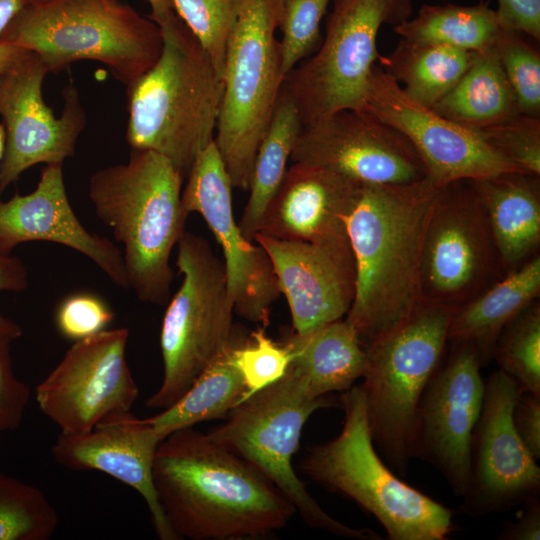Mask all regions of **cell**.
Masks as SVG:
<instances>
[{
  "instance_id": "26",
  "label": "cell",
  "mask_w": 540,
  "mask_h": 540,
  "mask_svg": "<svg viewBox=\"0 0 540 540\" xmlns=\"http://www.w3.org/2000/svg\"><path fill=\"white\" fill-rule=\"evenodd\" d=\"M283 343L292 356L288 368L311 397L344 392L363 376L365 350L345 319L303 333L292 331Z\"/></svg>"
},
{
  "instance_id": "16",
  "label": "cell",
  "mask_w": 540,
  "mask_h": 540,
  "mask_svg": "<svg viewBox=\"0 0 540 540\" xmlns=\"http://www.w3.org/2000/svg\"><path fill=\"white\" fill-rule=\"evenodd\" d=\"M186 179L182 207L187 215H201L220 245L234 312L266 327L281 295L278 282L264 248L246 239L235 221L233 186L215 141L198 155Z\"/></svg>"
},
{
  "instance_id": "30",
  "label": "cell",
  "mask_w": 540,
  "mask_h": 540,
  "mask_svg": "<svg viewBox=\"0 0 540 540\" xmlns=\"http://www.w3.org/2000/svg\"><path fill=\"white\" fill-rule=\"evenodd\" d=\"M501 29L496 10L487 2L470 6L425 4L416 17L393 26L401 39L448 45L470 52L493 47Z\"/></svg>"
},
{
  "instance_id": "4",
  "label": "cell",
  "mask_w": 540,
  "mask_h": 540,
  "mask_svg": "<svg viewBox=\"0 0 540 540\" xmlns=\"http://www.w3.org/2000/svg\"><path fill=\"white\" fill-rule=\"evenodd\" d=\"M183 177L161 154L131 148L126 163L96 171L89 197L96 216L123 244L128 281L144 303L165 305L174 272L172 250L184 234Z\"/></svg>"
},
{
  "instance_id": "11",
  "label": "cell",
  "mask_w": 540,
  "mask_h": 540,
  "mask_svg": "<svg viewBox=\"0 0 540 540\" xmlns=\"http://www.w3.org/2000/svg\"><path fill=\"white\" fill-rule=\"evenodd\" d=\"M410 13V0H333L317 52L297 64L283 83L303 126L342 110H364L368 79L379 58V29L401 23Z\"/></svg>"
},
{
  "instance_id": "7",
  "label": "cell",
  "mask_w": 540,
  "mask_h": 540,
  "mask_svg": "<svg viewBox=\"0 0 540 540\" xmlns=\"http://www.w3.org/2000/svg\"><path fill=\"white\" fill-rule=\"evenodd\" d=\"M451 308L422 304L399 328L364 347L360 386L375 448L394 472L406 476L416 412L448 343Z\"/></svg>"
},
{
  "instance_id": "39",
  "label": "cell",
  "mask_w": 540,
  "mask_h": 540,
  "mask_svg": "<svg viewBox=\"0 0 540 540\" xmlns=\"http://www.w3.org/2000/svg\"><path fill=\"white\" fill-rule=\"evenodd\" d=\"M114 312L94 293L79 292L64 298L55 313L58 332L68 340L79 341L107 329Z\"/></svg>"
},
{
  "instance_id": "23",
  "label": "cell",
  "mask_w": 540,
  "mask_h": 540,
  "mask_svg": "<svg viewBox=\"0 0 540 540\" xmlns=\"http://www.w3.org/2000/svg\"><path fill=\"white\" fill-rule=\"evenodd\" d=\"M360 185L326 168L292 162L264 211L257 234L286 241L350 245L347 218Z\"/></svg>"
},
{
  "instance_id": "19",
  "label": "cell",
  "mask_w": 540,
  "mask_h": 540,
  "mask_svg": "<svg viewBox=\"0 0 540 540\" xmlns=\"http://www.w3.org/2000/svg\"><path fill=\"white\" fill-rule=\"evenodd\" d=\"M290 160L359 184H407L427 176L411 143L365 110H342L302 126Z\"/></svg>"
},
{
  "instance_id": "14",
  "label": "cell",
  "mask_w": 540,
  "mask_h": 540,
  "mask_svg": "<svg viewBox=\"0 0 540 540\" xmlns=\"http://www.w3.org/2000/svg\"><path fill=\"white\" fill-rule=\"evenodd\" d=\"M48 74L40 58L30 52L0 76V116L5 146L0 163V196L7 186L34 165L63 164L74 156L77 140L87 122L74 80L62 89L60 117L43 99Z\"/></svg>"
},
{
  "instance_id": "6",
  "label": "cell",
  "mask_w": 540,
  "mask_h": 540,
  "mask_svg": "<svg viewBox=\"0 0 540 540\" xmlns=\"http://www.w3.org/2000/svg\"><path fill=\"white\" fill-rule=\"evenodd\" d=\"M341 406V432L308 450L303 473L373 515L390 540L447 539L454 530L452 510L404 482L379 456L361 387L342 392Z\"/></svg>"
},
{
  "instance_id": "47",
  "label": "cell",
  "mask_w": 540,
  "mask_h": 540,
  "mask_svg": "<svg viewBox=\"0 0 540 540\" xmlns=\"http://www.w3.org/2000/svg\"><path fill=\"white\" fill-rule=\"evenodd\" d=\"M5 146V130L4 126L0 123V163L2 160L3 152Z\"/></svg>"
},
{
  "instance_id": "38",
  "label": "cell",
  "mask_w": 540,
  "mask_h": 540,
  "mask_svg": "<svg viewBox=\"0 0 540 540\" xmlns=\"http://www.w3.org/2000/svg\"><path fill=\"white\" fill-rule=\"evenodd\" d=\"M476 132L524 174L540 175V117L518 113Z\"/></svg>"
},
{
  "instance_id": "46",
  "label": "cell",
  "mask_w": 540,
  "mask_h": 540,
  "mask_svg": "<svg viewBox=\"0 0 540 540\" xmlns=\"http://www.w3.org/2000/svg\"><path fill=\"white\" fill-rule=\"evenodd\" d=\"M25 7V0H0V39L8 25Z\"/></svg>"
},
{
  "instance_id": "20",
  "label": "cell",
  "mask_w": 540,
  "mask_h": 540,
  "mask_svg": "<svg viewBox=\"0 0 540 540\" xmlns=\"http://www.w3.org/2000/svg\"><path fill=\"white\" fill-rule=\"evenodd\" d=\"M254 241L271 260L290 309L292 331L307 332L346 316L355 295L351 245L286 241L261 234Z\"/></svg>"
},
{
  "instance_id": "3",
  "label": "cell",
  "mask_w": 540,
  "mask_h": 540,
  "mask_svg": "<svg viewBox=\"0 0 540 540\" xmlns=\"http://www.w3.org/2000/svg\"><path fill=\"white\" fill-rule=\"evenodd\" d=\"M163 47L155 64L126 89V141L166 157L185 180L215 138L223 78L170 0H148Z\"/></svg>"
},
{
  "instance_id": "8",
  "label": "cell",
  "mask_w": 540,
  "mask_h": 540,
  "mask_svg": "<svg viewBox=\"0 0 540 540\" xmlns=\"http://www.w3.org/2000/svg\"><path fill=\"white\" fill-rule=\"evenodd\" d=\"M333 405L326 395L311 397L287 368L281 379L240 402L207 435L262 473L310 527L350 539L381 540L370 529L350 527L329 515L293 468L306 421L315 411Z\"/></svg>"
},
{
  "instance_id": "9",
  "label": "cell",
  "mask_w": 540,
  "mask_h": 540,
  "mask_svg": "<svg viewBox=\"0 0 540 540\" xmlns=\"http://www.w3.org/2000/svg\"><path fill=\"white\" fill-rule=\"evenodd\" d=\"M176 267L182 282L162 319L163 378L145 401L151 409L173 405L234 343L225 266L208 240L185 231L177 243Z\"/></svg>"
},
{
  "instance_id": "29",
  "label": "cell",
  "mask_w": 540,
  "mask_h": 540,
  "mask_svg": "<svg viewBox=\"0 0 540 540\" xmlns=\"http://www.w3.org/2000/svg\"><path fill=\"white\" fill-rule=\"evenodd\" d=\"M474 53L448 45L401 39L380 62L408 96L432 108L457 83Z\"/></svg>"
},
{
  "instance_id": "41",
  "label": "cell",
  "mask_w": 540,
  "mask_h": 540,
  "mask_svg": "<svg viewBox=\"0 0 540 540\" xmlns=\"http://www.w3.org/2000/svg\"><path fill=\"white\" fill-rule=\"evenodd\" d=\"M514 428L536 460L540 458V395L521 390L513 407Z\"/></svg>"
},
{
  "instance_id": "40",
  "label": "cell",
  "mask_w": 540,
  "mask_h": 540,
  "mask_svg": "<svg viewBox=\"0 0 540 540\" xmlns=\"http://www.w3.org/2000/svg\"><path fill=\"white\" fill-rule=\"evenodd\" d=\"M9 336L0 334V432L17 429L30 400V389L14 372Z\"/></svg>"
},
{
  "instance_id": "10",
  "label": "cell",
  "mask_w": 540,
  "mask_h": 540,
  "mask_svg": "<svg viewBox=\"0 0 540 540\" xmlns=\"http://www.w3.org/2000/svg\"><path fill=\"white\" fill-rule=\"evenodd\" d=\"M280 0H243L228 41L215 144L233 188L249 191L258 147L272 118L284 75Z\"/></svg>"
},
{
  "instance_id": "31",
  "label": "cell",
  "mask_w": 540,
  "mask_h": 540,
  "mask_svg": "<svg viewBox=\"0 0 540 540\" xmlns=\"http://www.w3.org/2000/svg\"><path fill=\"white\" fill-rule=\"evenodd\" d=\"M231 347L196 378L179 400L147 417L162 440L177 430L225 417L245 399L246 387L231 361Z\"/></svg>"
},
{
  "instance_id": "15",
  "label": "cell",
  "mask_w": 540,
  "mask_h": 540,
  "mask_svg": "<svg viewBox=\"0 0 540 540\" xmlns=\"http://www.w3.org/2000/svg\"><path fill=\"white\" fill-rule=\"evenodd\" d=\"M484 383L470 446L468 485L461 497V510L470 516L504 513L540 493V468L512 420L522 389L499 369Z\"/></svg>"
},
{
  "instance_id": "2",
  "label": "cell",
  "mask_w": 540,
  "mask_h": 540,
  "mask_svg": "<svg viewBox=\"0 0 540 540\" xmlns=\"http://www.w3.org/2000/svg\"><path fill=\"white\" fill-rule=\"evenodd\" d=\"M441 187L427 176L360 185L347 218L356 277L344 319L363 347L399 328L422 305L423 244Z\"/></svg>"
},
{
  "instance_id": "43",
  "label": "cell",
  "mask_w": 540,
  "mask_h": 540,
  "mask_svg": "<svg viewBox=\"0 0 540 540\" xmlns=\"http://www.w3.org/2000/svg\"><path fill=\"white\" fill-rule=\"evenodd\" d=\"M29 284L28 271L23 262L15 256H0V293L21 292ZM0 334L17 339L22 335L21 327L0 313Z\"/></svg>"
},
{
  "instance_id": "18",
  "label": "cell",
  "mask_w": 540,
  "mask_h": 540,
  "mask_svg": "<svg viewBox=\"0 0 540 540\" xmlns=\"http://www.w3.org/2000/svg\"><path fill=\"white\" fill-rule=\"evenodd\" d=\"M451 344L448 358L441 362L419 401L412 456L434 466L454 495L462 497L468 485L470 446L485 383L474 347Z\"/></svg>"
},
{
  "instance_id": "33",
  "label": "cell",
  "mask_w": 540,
  "mask_h": 540,
  "mask_svg": "<svg viewBox=\"0 0 540 540\" xmlns=\"http://www.w3.org/2000/svg\"><path fill=\"white\" fill-rule=\"evenodd\" d=\"M492 359L522 390L540 395V305L534 301L500 332Z\"/></svg>"
},
{
  "instance_id": "45",
  "label": "cell",
  "mask_w": 540,
  "mask_h": 540,
  "mask_svg": "<svg viewBox=\"0 0 540 540\" xmlns=\"http://www.w3.org/2000/svg\"><path fill=\"white\" fill-rule=\"evenodd\" d=\"M30 51L9 42H0V76L12 69Z\"/></svg>"
},
{
  "instance_id": "5",
  "label": "cell",
  "mask_w": 540,
  "mask_h": 540,
  "mask_svg": "<svg viewBox=\"0 0 540 540\" xmlns=\"http://www.w3.org/2000/svg\"><path fill=\"white\" fill-rule=\"evenodd\" d=\"M0 42L35 53L48 73L96 61L128 86L158 60L159 26L122 0H49L26 6Z\"/></svg>"
},
{
  "instance_id": "42",
  "label": "cell",
  "mask_w": 540,
  "mask_h": 540,
  "mask_svg": "<svg viewBox=\"0 0 540 540\" xmlns=\"http://www.w3.org/2000/svg\"><path fill=\"white\" fill-rule=\"evenodd\" d=\"M496 10L503 29L540 39V0H497Z\"/></svg>"
},
{
  "instance_id": "48",
  "label": "cell",
  "mask_w": 540,
  "mask_h": 540,
  "mask_svg": "<svg viewBox=\"0 0 540 540\" xmlns=\"http://www.w3.org/2000/svg\"><path fill=\"white\" fill-rule=\"evenodd\" d=\"M47 1H49V0H25L26 6L37 5V4H40V3L47 2Z\"/></svg>"
},
{
  "instance_id": "24",
  "label": "cell",
  "mask_w": 540,
  "mask_h": 540,
  "mask_svg": "<svg viewBox=\"0 0 540 540\" xmlns=\"http://www.w3.org/2000/svg\"><path fill=\"white\" fill-rule=\"evenodd\" d=\"M485 207L505 273L525 264L540 243L539 176L502 173L472 180Z\"/></svg>"
},
{
  "instance_id": "12",
  "label": "cell",
  "mask_w": 540,
  "mask_h": 540,
  "mask_svg": "<svg viewBox=\"0 0 540 540\" xmlns=\"http://www.w3.org/2000/svg\"><path fill=\"white\" fill-rule=\"evenodd\" d=\"M506 275L472 180L443 185L426 228L422 304L455 310Z\"/></svg>"
},
{
  "instance_id": "37",
  "label": "cell",
  "mask_w": 540,
  "mask_h": 540,
  "mask_svg": "<svg viewBox=\"0 0 540 540\" xmlns=\"http://www.w3.org/2000/svg\"><path fill=\"white\" fill-rule=\"evenodd\" d=\"M230 358L242 376L247 399L281 379L292 356L284 343L275 342L259 327L251 332L246 343L234 342Z\"/></svg>"
},
{
  "instance_id": "27",
  "label": "cell",
  "mask_w": 540,
  "mask_h": 540,
  "mask_svg": "<svg viewBox=\"0 0 540 540\" xmlns=\"http://www.w3.org/2000/svg\"><path fill=\"white\" fill-rule=\"evenodd\" d=\"M432 109L474 131L518 114L513 92L494 47L475 52L457 83Z\"/></svg>"
},
{
  "instance_id": "21",
  "label": "cell",
  "mask_w": 540,
  "mask_h": 540,
  "mask_svg": "<svg viewBox=\"0 0 540 540\" xmlns=\"http://www.w3.org/2000/svg\"><path fill=\"white\" fill-rule=\"evenodd\" d=\"M162 441L148 418L127 412L102 420L86 433H59L52 455L67 469L99 471L136 490L146 502L157 537L176 540L153 481L154 459Z\"/></svg>"
},
{
  "instance_id": "44",
  "label": "cell",
  "mask_w": 540,
  "mask_h": 540,
  "mask_svg": "<svg viewBox=\"0 0 540 540\" xmlns=\"http://www.w3.org/2000/svg\"><path fill=\"white\" fill-rule=\"evenodd\" d=\"M516 521H505L498 537L500 540L540 539V497L535 496L525 502Z\"/></svg>"
},
{
  "instance_id": "32",
  "label": "cell",
  "mask_w": 540,
  "mask_h": 540,
  "mask_svg": "<svg viewBox=\"0 0 540 540\" xmlns=\"http://www.w3.org/2000/svg\"><path fill=\"white\" fill-rule=\"evenodd\" d=\"M58 513L37 487L0 474V540H48Z\"/></svg>"
},
{
  "instance_id": "13",
  "label": "cell",
  "mask_w": 540,
  "mask_h": 540,
  "mask_svg": "<svg viewBox=\"0 0 540 540\" xmlns=\"http://www.w3.org/2000/svg\"><path fill=\"white\" fill-rule=\"evenodd\" d=\"M128 337L120 327L75 341L36 387L40 411L60 433H86L110 416L131 412L139 388L127 363Z\"/></svg>"
},
{
  "instance_id": "28",
  "label": "cell",
  "mask_w": 540,
  "mask_h": 540,
  "mask_svg": "<svg viewBox=\"0 0 540 540\" xmlns=\"http://www.w3.org/2000/svg\"><path fill=\"white\" fill-rule=\"evenodd\" d=\"M299 111L282 85L271 121L258 147L239 228L244 237L254 241L264 211L281 185L296 140L302 128Z\"/></svg>"
},
{
  "instance_id": "1",
  "label": "cell",
  "mask_w": 540,
  "mask_h": 540,
  "mask_svg": "<svg viewBox=\"0 0 540 540\" xmlns=\"http://www.w3.org/2000/svg\"><path fill=\"white\" fill-rule=\"evenodd\" d=\"M153 481L176 540L259 538L296 512L254 466L192 427L159 444Z\"/></svg>"
},
{
  "instance_id": "22",
  "label": "cell",
  "mask_w": 540,
  "mask_h": 540,
  "mask_svg": "<svg viewBox=\"0 0 540 540\" xmlns=\"http://www.w3.org/2000/svg\"><path fill=\"white\" fill-rule=\"evenodd\" d=\"M63 164L46 165L35 189L2 201L0 196V256L29 241L64 245L85 255L117 286L128 289L120 249L108 238L84 227L69 202Z\"/></svg>"
},
{
  "instance_id": "35",
  "label": "cell",
  "mask_w": 540,
  "mask_h": 540,
  "mask_svg": "<svg viewBox=\"0 0 540 540\" xmlns=\"http://www.w3.org/2000/svg\"><path fill=\"white\" fill-rule=\"evenodd\" d=\"M243 0H170L223 78L228 41Z\"/></svg>"
},
{
  "instance_id": "36",
  "label": "cell",
  "mask_w": 540,
  "mask_h": 540,
  "mask_svg": "<svg viewBox=\"0 0 540 540\" xmlns=\"http://www.w3.org/2000/svg\"><path fill=\"white\" fill-rule=\"evenodd\" d=\"M331 0H280L279 41L284 77L319 47L320 24Z\"/></svg>"
},
{
  "instance_id": "25",
  "label": "cell",
  "mask_w": 540,
  "mask_h": 540,
  "mask_svg": "<svg viewBox=\"0 0 540 540\" xmlns=\"http://www.w3.org/2000/svg\"><path fill=\"white\" fill-rule=\"evenodd\" d=\"M540 293V256L506 274L485 291L456 308L448 327V342L472 345L481 367L492 360L504 326L533 303Z\"/></svg>"
},
{
  "instance_id": "17",
  "label": "cell",
  "mask_w": 540,
  "mask_h": 540,
  "mask_svg": "<svg viewBox=\"0 0 540 540\" xmlns=\"http://www.w3.org/2000/svg\"><path fill=\"white\" fill-rule=\"evenodd\" d=\"M364 110L400 132L413 146L435 184L523 173L474 130L457 124L408 96L382 67L368 79ZM524 174V173H523Z\"/></svg>"
},
{
  "instance_id": "34",
  "label": "cell",
  "mask_w": 540,
  "mask_h": 540,
  "mask_svg": "<svg viewBox=\"0 0 540 540\" xmlns=\"http://www.w3.org/2000/svg\"><path fill=\"white\" fill-rule=\"evenodd\" d=\"M530 36L501 29L493 47L513 92L518 112L540 117V53Z\"/></svg>"
}]
</instances>
